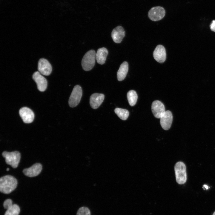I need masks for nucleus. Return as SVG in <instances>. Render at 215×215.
<instances>
[{"label": "nucleus", "mask_w": 215, "mask_h": 215, "mask_svg": "<svg viewBox=\"0 0 215 215\" xmlns=\"http://www.w3.org/2000/svg\"><path fill=\"white\" fill-rule=\"evenodd\" d=\"M17 181L13 176L6 175L0 178V191L5 194L12 192L17 187Z\"/></svg>", "instance_id": "1"}, {"label": "nucleus", "mask_w": 215, "mask_h": 215, "mask_svg": "<svg viewBox=\"0 0 215 215\" xmlns=\"http://www.w3.org/2000/svg\"><path fill=\"white\" fill-rule=\"evenodd\" d=\"M174 171L176 182L179 184H185L187 180V173L185 164L179 161L175 164Z\"/></svg>", "instance_id": "2"}, {"label": "nucleus", "mask_w": 215, "mask_h": 215, "mask_svg": "<svg viewBox=\"0 0 215 215\" xmlns=\"http://www.w3.org/2000/svg\"><path fill=\"white\" fill-rule=\"evenodd\" d=\"M96 59V53L94 50H90L84 56L82 61V65L84 70L88 71L94 67Z\"/></svg>", "instance_id": "3"}, {"label": "nucleus", "mask_w": 215, "mask_h": 215, "mask_svg": "<svg viewBox=\"0 0 215 215\" xmlns=\"http://www.w3.org/2000/svg\"><path fill=\"white\" fill-rule=\"evenodd\" d=\"M3 156L5 159L6 163L13 168L17 167L21 158L20 153L17 151L12 152L3 151L2 153Z\"/></svg>", "instance_id": "4"}, {"label": "nucleus", "mask_w": 215, "mask_h": 215, "mask_svg": "<svg viewBox=\"0 0 215 215\" xmlns=\"http://www.w3.org/2000/svg\"><path fill=\"white\" fill-rule=\"evenodd\" d=\"M82 95V88L79 85H76L69 97L68 103L70 107L76 106L79 103Z\"/></svg>", "instance_id": "5"}, {"label": "nucleus", "mask_w": 215, "mask_h": 215, "mask_svg": "<svg viewBox=\"0 0 215 215\" xmlns=\"http://www.w3.org/2000/svg\"><path fill=\"white\" fill-rule=\"evenodd\" d=\"M165 10L162 7L156 6L152 7L148 11L149 18L153 21H157L162 19L165 16Z\"/></svg>", "instance_id": "6"}, {"label": "nucleus", "mask_w": 215, "mask_h": 215, "mask_svg": "<svg viewBox=\"0 0 215 215\" xmlns=\"http://www.w3.org/2000/svg\"><path fill=\"white\" fill-rule=\"evenodd\" d=\"M33 78L36 82L38 89L40 91H45L47 86V81L39 72L36 71L33 75Z\"/></svg>", "instance_id": "7"}, {"label": "nucleus", "mask_w": 215, "mask_h": 215, "mask_svg": "<svg viewBox=\"0 0 215 215\" xmlns=\"http://www.w3.org/2000/svg\"><path fill=\"white\" fill-rule=\"evenodd\" d=\"M151 110L154 116L157 118H160L165 112L164 105L159 100H155L153 102Z\"/></svg>", "instance_id": "8"}, {"label": "nucleus", "mask_w": 215, "mask_h": 215, "mask_svg": "<svg viewBox=\"0 0 215 215\" xmlns=\"http://www.w3.org/2000/svg\"><path fill=\"white\" fill-rule=\"evenodd\" d=\"M19 114L23 122L26 123H30L33 120L34 115L32 110L27 107H24L21 108Z\"/></svg>", "instance_id": "9"}, {"label": "nucleus", "mask_w": 215, "mask_h": 215, "mask_svg": "<svg viewBox=\"0 0 215 215\" xmlns=\"http://www.w3.org/2000/svg\"><path fill=\"white\" fill-rule=\"evenodd\" d=\"M38 70L41 74L48 76L52 72V67L51 65L47 60L42 58L39 60Z\"/></svg>", "instance_id": "10"}, {"label": "nucleus", "mask_w": 215, "mask_h": 215, "mask_svg": "<svg viewBox=\"0 0 215 215\" xmlns=\"http://www.w3.org/2000/svg\"><path fill=\"white\" fill-rule=\"evenodd\" d=\"M154 59L160 63H163L166 57V52L165 47L162 45H158L154 50L153 53Z\"/></svg>", "instance_id": "11"}, {"label": "nucleus", "mask_w": 215, "mask_h": 215, "mask_svg": "<svg viewBox=\"0 0 215 215\" xmlns=\"http://www.w3.org/2000/svg\"><path fill=\"white\" fill-rule=\"evenodd\" d=\"M160 119V124L162 128L165 130L170 128L173 121V116L169 110L165 111Z\"/></svg>", "instance_id": "12"}, {"label": "nucleus", "mask_w": 215, "mask_h": 215, "mask_svg": "<svg viewBox=\"0 0 215 215\" xmlns=\"http://www.w3.org/2000/svg\"><path fill=\"white\" fill-rule=\"evenodd\" d=\"M42 169V165L40 163H36L31 167L24 169L23 171L24 174L29 177H33L38 175Z\"/></svg>", "instance_id": "13"}, {"label": "nucleus", "mask_w": 215, "mask_h": 215, "mask_svg": "<svg viewBox=\"0 0 215 215\" xmlns=\"http://www.w3.org/2000/svg\"><path fill=\"white\" fill-rule=\"evenodd\" d=\"M125 32L123 27L118 26L112 30L111 36L113 41L116 43H120L125 37Z\"/></svg>", "instance_id": "14"}, {"label": "nucleus", "mask_w": 215, "mask_h": 215, "mask_svg": "<svg viewBox=\"0 0 215 215\" xmlns=\"http://www.w3.org/2000/svg\"><path fill=\"white\" fill-rule=\"evenodd\" d=\"M104 95L102 93H94L90 96V103L93 109L97 108L100 106L104 99Z\"/></svg>", "instance_id": "15"}, {"label": "nucleus", "mask_w": 215, "mask_h": 215, "mask_svg": "<svg viewBox=\"0 0 215 215\" xmlns=\"http://www.w3.org/2000/svg\"><path fill=\"white\" fill-rule=\"evenodd\" d=\"M108 53V50L105 47L99 48L96 53V59L97 62L100 64H104Z\"/></svg>", "instance_id": "16"}, {"label": "nucleus", "mask_w": 215, "mask_h": 215, "mask_svg": "<svg viewBox=\"0 0 215 215\" xmlns=\"http://www.w3.org/2000/svg\"><path fill=\"white\" fill-rule=\"evenodd\" d=\"M128 70V65L126 62H123L120 65L117 72V78L119 81L123 80L126 77Z\"/></svg>", "instance_id": "17"}, {"label": "nucleus", "mask_w": 215, "mask_h": 215, "mask_svg": "<svg viewBox=\"0 0 215 215\" xmlns=\"http://www.w3.org/2000/svg\"><path fill=\"white\" fill-rule=\"evenodd\" d=\"M127 97L130 105L131 106H134L136 103L138 98L136 92L134 90L129 91L127 93Z\"/></svg>", "instance_id": "18"}, {"label": "nucleus", "mask_w": 215, "mask_h": 215, "mask_svg": "<svg viewBox=\"0 0 215 215\" xmlns=\"http://www.w3.org/2000/svg\"><path fill=\"white\" fill-rule=\"evenodd\" d=\"M114 111L118 116L122 120H126L128 117L129 112L127 110L116 108L115 109Z\"/></svg>", "instance_id": "19"}, {"label": "nucleus", "mask_w": 215, "mask_h": 215, "mask_svg": "<svg viewBox=\"0 0 215 215\" xmlns=\"http://www.w3.org/2000/svg\"><path fill=\"white\" fill-rule=\"evenodd\" d=\"M20 210V208L18 205L13 204L7 209L4 215H18Z\"/></svg>", "instance_id": "20"}, {"label": "nucleus", "mask_w": 215, "mask_h": 215, "mask_svg": "<svg viewBox=\"0 0 215 215\" xmlns=\"http://www.w3.org/2000/svg\"><path fill=\"white\" fill-rule=\"evenodd\" d=\"M76 215H90V212L87 208L83 207L78 209Z\"/></svg>", "instance_id": "21"}, {"label": "nucleus", "mask_w": 215, "mask_h": 215, "mask_svg": "<svg viewBox=\"0 0 215 215\" xmlns=\"http://www.w3.org/2000/svg\"><path fill=\"white\" fill-rule=\"evenodd\" d=\"M13 205L12 200L10 199H7L4 201L3 206L4 208L7 209L9 208Z\"/></svg>", "instance_id": "22"}, {"label": "nucleus", "mask_w": 215, "mask_h": 215, "mask_svg": "<svg viewBox=\"0 0 215 215\" xmlns=\"http://www.w3.org/2000/svg\"><path fill=\"white\" fill-rule=\"evenodd\" d=\"M210 28L211 30L215 32V20L212 21L210 25Z\"/></svg>", "instance_id": "23"}, {"label": "nucleus", "mask_w": 215, "mask_h": 215, "mask_svg": "<svg viewBox=\"0 0 215 215\" xmlns=\"http://www.w3.org/2000/svg\"><path fill=\"white\" fill-rule=\"evenodd\" d=\"M203 188H204L206 190H207L208 188V186L206 185H203Z\"/></svg>", "instance_id": "24"}, {"label": "nucleus", "mask_w": 215, "mask_h": 215, "mask_svg": "<svg viewBox=\"0 0 215 215\" xmlns=\"http://www.w3.org/2000/svg\"><path fill=\"white\" fill-rule=\"evenodd\" d=\"M6 170L7 171H8L9 170V169L8 168H7Z\"/></svg>", "instance_id": "25"}, {"label": "nucleus", "mask_w": 215, "mask_h": 215, "mask_svg": "<svg viewBox=\"0 0 215 215\" xmlns=\"http://www.w3.org/2000/svg\"><path fill=\"white\" fill-rule=\"evenodd\" d=\"M212 215H215V211L214 212Z\"/></svg>", "instance_id": "26"}]
</instances>
